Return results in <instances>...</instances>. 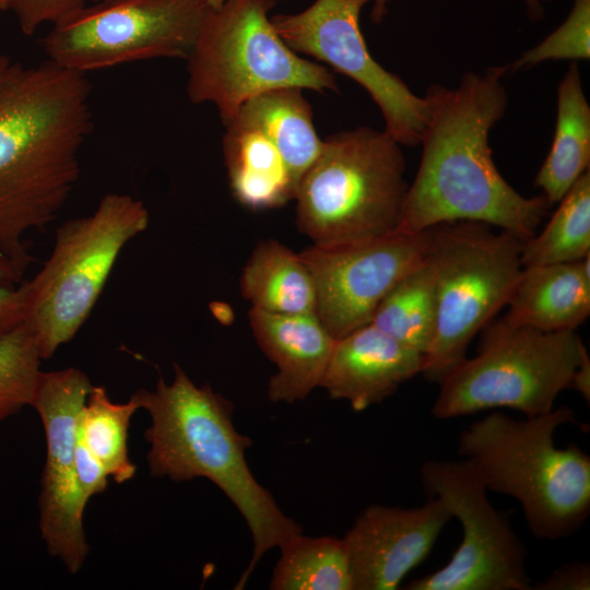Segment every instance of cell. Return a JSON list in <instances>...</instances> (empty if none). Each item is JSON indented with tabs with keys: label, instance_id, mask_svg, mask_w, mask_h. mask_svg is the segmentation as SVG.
Here are the masks:
<instances>
[{
	"label": "cell",
	"instance_id": "obj_12",
	"mask_svg": "<svg viewBox=\"0 0 590 590\" xmlns=\"http://www.w3.org/2000/svg\"><path fill=\"white\" fill-rule=\"evenodd\" d=\"M368 1L316 0L299 13L275 14L270 21L293 51L312 56L361 84L380 109L384 130L401 145L416 146L427 101L369 54L359 27L361 10Z\"/></svg>",
	"mask_w": 590,
	"mask_h": 590
},
{
	"label": "cell",
	"instance_id": "obj_22",
	"mask_svg": "<svg viewBox=\"0 0 590 590\" xmlns=\"http://www.w3.org/2000/svg\"><path fill=\"white\" fill-rule=\"evenodd\" d=\"M251 308L284 315L316 314L314 278L299 256L278 240L259 241L239 280Z\"/></svg>",
	"mask_w": 590,
	"mask_h": 590
},
{
	"label": "cell",
	"instance_id": "obj_7",
	"mask_svg": "<svg viewBox=\"0 0 590 590\" xmlns=\"http://www.w3.org/2000/svg\"><path fill=\"white\" fill-rule=\"evenodd\" d=\"M274 0H227L209 7L188 62L187 93L212 103L223 123L249 98L281 87L338 92L334 75L300 58L279 36L268 13Z\"/></svg>",
	"mask_w": 590,
	"mask_h": 590
},
{
	"label": "cell",
	"instance_id": "obj_33",
	"mask_svg": "<svg viewBox=\"0 0 590 590\" xmlns=\"http://www.w3.org/2000/svg\"><path fill=\"white\" fill-rule=\"evenodd\" d=\"M389 0H373L371 20L378 23L382 20L387 12V3ZM528 14L532 20H539L543 16V7L541 0H523Z\"/></svg>",
	"mask_w": 590,
	"mask_h": 590
},
{
	"label": "cell",
	"instance_id": "obj_15",
	"mask_svg": "<svg viewBox=\"0 0 590 590\" xmlns=\"http://www.w3.org/2000/svg\"><path fill=\"white\" fill-rule=\"evenodd\" d=\"M452 518L436 497L413 508L371 505L356 518L343 540L353 590H393L430 553Z\"/></svg>",
	"mask_w": 590,
	"mask_h": 590
},
{
	"label": "cell",
	"instance_id": "obj_35",
	"mask_svg": "<svg viewBox=\"0 0 590 590\" xmlns=\"http://www.w3.org/2000/svg\"><path fill=\"white\" fill-rule=\"evenodd\" d=\"M205 1L209 4V7L216 8V7L221 5L222 3H224L227 0H205Z\"/></svg>",
	"mask_w": 590,
	"mask_h": 590
},
{
	"label": "cell",
	"instance_id": "obj_24",
	"mask_svg": "<svg viewBox=\"0 0 590 590\" xmlns=\"http://www.w3.org/2000/svg\"><path fill=\"white\" fill-rule=\"evenodd\" d=\"M272 590H353L345 542L334 536H294L281 547Z\"/></svg>",
	"mask_w": 590,
	"mask_h": 590
},
{
	"label": "cell",
	"instance_id": "obj_23",
	"mask_svg": "<svg viewBox=\"0 0 590 590\" xmlns=\"http://www.w3.org/2000/svg\"><path fill=\"white\" fill-rule=\"evenodd\" d=\"M436 321L435 275L424 256L382 298L370 323L425 356L433 344Z\"/></svg>",
	"mask_w": 590,
	"mask_h": 590
},
{
	"label": "cell",
	"instance_id": "obj_30",
	"mask_svg": "<svg viewBox=\"0 0 590 590\" xmlns=\"http://www.w3.org/2000/svg\"><path fill=\"white\" fill-rule=\"evenodd\" d=\"M21 278L0 255V338L24 322L26 308L25 284L14 286Z\"/></svg>",
	"mask_w": 590,
	"mask_h": 590
},
{
	"label": "cell",
	"instance_id": "obj_16",
	"mask_svg": "<svg viewBox=\"0 0 590 590\" xmlns=\"http://www.w3.org/2000/svg\"><path fill=\"white\" fill-rule=\"evenodd\" d=\"M425 356L371 323L335 341L320 387L361 412L422 374Z\"/></svg>",
	"mask_w": 590,
	"mask_h": 590
},
{
	"label": "cell",
	"instance_id": "obj_37",
	"mask_svg": "<svg viewBox=\"0 0 590 590\" xmlns=\"http://www.w3.org/2000/svg\"><path fill=\"white\" fill-rule=\"evenodd\" d=\"M542 1V0H541ZM543 1H548V0H543Z\"/></svg>",
	"mask_w": 590,
	"mask_h": 590
},
{
	"label": "cell",
	"instance_id": "obj_10",
	"mask_svg": "<svg viewBox=\"0 0 590 590\" xmlns=\"http://www.w3.org/2000/svg\"><path fill=\"white\" fill-rule=\"evenodd\" d=\"M209 9L205 0H99L52 24L48 60L85 74L117 64L187 59Z\"/></svg>",
	"mask_w": 590,
	"mask_h": 590
},
{
	"label": "cell",
	"instance_id": "obj_6",
	"mask_svg": "<svg viewBox=\"0 0 590 590\" xmlns=\"http://www.w3.org/2000/svg\"><path fill=\"white\" fill-rule=\"evenodd\" d=\"M144 203L127 193H107L95 210L56 231L43 268L24 281V323L43 359L70 342L90 317L125 246L149 226Z\"/></svg>",
	"mask_w": 590,
	"mask_h": 590
},
{
	"label": "cell",
	"instance_id": "obj_9",
	"mask_svg": "<svg viewBox=\"0 0 590 590\" xmlns=\"http://www.w3.org/2000/svg\"><path fill=\"white\" fill-rule=\"evenodd\" d=\"M587 354L576 330L545 332L492 320L477 354L438 382L432 414L450 420L499 408L526 416L548 413L558 394L571 388Z\"/></svg>",
	"mask_w": 590,
	"mask_h": 590
},
{
	"label": "cell",
	"instance_id": "obj_26",
	"mask_svg": "<svg viewBox=\"0 0 590 590\" xmlns=\"http://www.w3.org/2000/svg\"><path fill=\"white\" fill-rule=\"evenodd\" d=\"M590 255V173L582 174L558 202L540 234L523 241V267L575 262Z\"/></svg>",
	"mask_w": 590,
	"mask_h": 590
},
{
	"label": "cell",
	"instance_id": "obj_19",
	"mask_svg": "<svg viewBox=\"0 0 590 590\" xmlns=\"http://www.w3.org/2000/svg\"><path fill=\"white\" fill-rule=\"evenodd\" d=\"M224 126V164L235 199L251 210L280 208L294 200L296 182L273 142L236 119Z\"/></svg>",
	"mask_w": 590,
	"mask_h": 590
},
{
	"label": "cell",
	"instance_id": "obj_1",
	"mask_svg": "<svg viewBox=\"0 0 590 590\" xmlns=\"http://www.w3.org/2000/svg\"><path fill=\"white\" fill-rule=\"evenodd\" d=\"M90 98L85 74L0 54V255L20 278L33 261L25 235L56 220L79 180Z\"/></svg>",
	"mask_w": 590,
	"mask_h": 590
},
{
	"label": "cell",
	"instance_id": "obj_2",
	"mask_svg": "<svg viewBox=\"0 0 590 590\" xmlns=\"http://www.w3.org/2000/svg\"><path fill=\"white\" fill-rule=\"evenodd\" d=\"M507 66L467 72L450 88L430 85L421 135L422 156L408 186L398 231L421 233L441 223L476 222L526 241L536 234L551 202L524 197L500 175L489 132L503 118L508 95Z\"/></svg>",
	"mask_w": 590,
	"mask_h": 590
},
{
	"label": "cell",
	"instance_id": "obj_14",
	"mask_svg": "<svg viewBox=\"0 0 590 590\" xmlns=\"http://www.w3.org/2000/svg\"><path fill=\"white\" fill-rule=\"evenodd\" d=\"M428 229L396 231L334 247L312 245L299 252L316 285V315L335 339L370 323L394 284L425 256Z\"/></svg>",
	"mask_w": 590,
	"mask_h": 590
},
{
	"label": "cell",
	"instance_id": "obj_34",
	"mask_svg": "<svg viewBox=\"0 0 590 590\" xmlns=\"http://www.w3.org/2000/svg\"><path fill=\"white\" fill-rule=\"evenodd\" d=\"M573 389L577 390L581 396L589 401L590 396V358L587 354L578 366L574 380Z\"/></svg>",
	"mask_w": 590,
	"mask_h": 590
},
{
	"label": "cell",
	"instance_id": "obj_8",
	"mask_svg": "<svg viewBox=\"0 0 590 590\" xmlns=\"http://www.w3.org/2000/svg\"><path fill=\"white\" fill-rule=\"evenodd\" d=\"M523 240L483 223L458 221L428 228L437 321L422 375L439 382L467 358L468 347L508 305L522 271Z\"/></svg>",
	"mask_w": 590,
	"mask_h": 590
},
{
	"label": "cell",
	"instance_id": "obj_5",
	"mask_svg": "<svg viewBox=\"0 0 590 590\" xmlns=\"http://www.w3.org/2000/svg\"><path fill=\"white\" fill-rule=\"evenodd\" d=\"M404 173L401 144L385 130L358 127L328 135L296 188L298 231L321 247L398 231L409 186Z\"/></svg>",
	"mask_w": 590,
	"mask_h": 590
},
{
	"label": "cell",
	"instance_id": "obj_29",
	"mask_svg": "<svg viewBox=\"0 0 590 590\" xmlns=\"http://www.w3.org/2000/svg\"><path fill=\"white\" fill-rule=\"evenodd\" d=\"M86 0H5L7 10L13 12L21 32L27 36L49 22L55 23L63 16L81 9Z\"/></svg>",
	"mask_w": 590,
	"mask_h": 590
},
{
	"label": "cell",
	"instance_id": "obj_25",
	"mask_svg": "<svg viewBox=\"0 0 590 590\" xmlns=\"http://www.w3.org/2000/svg\"><path fill=\"white\" fill-rule=\"evenodd\" d=\"M141 409L133 393L128 402L111 401L106 389L92 386L79 418L78 435L116 483L131 480L137 467L129 459L128 432Z\"/></svg>",
	"mask_w": 590,
	"mask_h": 590
},
{
	"label": "cell",
	"instance_id": "obj_36",
	"mask_svg": "<svg viewBox=\"0 0 590 590\" xmlns=\"http://www.w3.org/2000/svg\"><path fill=\"white\" fill-rule=\"evenodd\" d=\"M5 10H7L5 0H0V11H5Z\"/></svg>",
	"mask_w": 590,
	"mask_h": 590
},
{
	"label": "cell",
	"instance_id": "obj_17",
	"mask_svg": "<svg viewBox=\"0 0 590 590\" xmlns=\"http://www.w3.org/2000/svg\"><path fill=\"white\" fill-rule=\"evenodd\" d=\"M252 334L276 373L268 384L271 402L293 403L320 387L335 339L315 312L284 315L251 308Z\"/></svg>",
	"mask_w": 590,
	"mask_h": 590
},
{
	"label": "cell",
	"instance_id": "obj_31",
	"mask_svg": "<svg viewBox=\"0 0 590 590\" xmlns=\"http://www.w3.org/2000/svg\"><path fill=\"white\" fill-rule=\"evenodd\" d=\"M75 472L79 493L85 504L92 496L105 491L109 475L80 440L79 435L75 450Z\"/></svg>",
	"mask_w": 590,
	"mask_h": 590
},
{
	"label": "cell",
	"instance_id": "obj_21",
	"mask_svg": "<svg viewBox=\"0 0 590 590\" xmlns=\"http://www.w3.org/2000/svg\"><path fill=\"white\" fill-rule=\"evenodd\" d=\"M302 92L299 87L263 92L246 101L231 118L256 127L273 142L296 186L322 148L312 108Z\"/></svg>",
	"mask_w": 590,
	"mask_h": 590
},
{
	"label": "cell",
	"instance_id": "obj_18",
	"mask_svg": "<svg viewBox=\"0 0 590 590\" xmlns=\"http://www.w3.org/2000/svg\"><path fill=\"white\" fill-rule=\"evenodd\" d=\"M500 320L553 332L576 330L590 314V255L575 262L523 267Z\"/></svg>",
	"mask_w": 590,
	"mask_h": 590
},
{
	"label": "cell",
	"instance_id": "obj_3",
	"mask_svg": "<svg viewBox=\"0 0 590 590\" xmlns=\"http://www.w3.org/2000/svg\"><path fill=\"white\" fill-rule=\"evenodd\" d=\"M170 384L162 377L153 391H135L151 416L144 433L148 463L156 477L174 482L205 477L213 482L244 517L252 539V556L236 589H243L269 551L302 533L252 475L246 461L251 439L233 422L234 405L209 384L197 386L177 364Z\"/></svg>",
	"mask_w": 590,
	"mask_h": 590
},
{
	"label": "cell",
	"instance_id": "obj_32",
	"mask_svg": "<svg viewBox=\"0 0 590 590\" xmlns=\"http://www.w3.org/2000/svg\"><path fill=\"white\" fill-rule=\"evenodd\" d=\"M535 590H589L590 567L586 562H573L555 570L532 587Z\"/></svg>",
	"mask_w": 590,
	"mask_h": 590
},
{
	"label": "cell",
	"instance_id": "obj_28",
	"mask_svg": "<svg viewBox=\"0 0 590 590\" xmlns=\"http://www.w3.org/2000/svg\"><path fill=\"white\" fill-rule=\"evenodd\" d=\"M590 58V0H575L567 19L518 60L508 71L536 66L546 60H588Z\"/></svg>",
	"mask_w": 590,
	"mask_h": 590
},
{
	"label": "cell",
	"instance_id": "obj_20",
	"mask_svg": "<svg viewBox=\"0 0 590 590\" xmlns=\"http://www.w3.org/2000/svg\"><path fill=\"white\" fill-rule=\"evenodd\" d=\"M589 164L590 106L583 93L579 67L573 62L557 87L554 138L534 185L553 205L589 170Z\"/></svg>",
	"mask_w": 590,
	"mask_h": 590
},
{
	"label": "cell",
	"instance_id": "obj_4",
	"mask_svg": "<svg viewBox=\"0 0 590 590\" xmlns=\"http://www.w3.org/2000/svg\"><path fill=\"white\" fill-rule=\"evenodd\" d=\"M570 422L568 406L523 420L493 411L459 435L458 452L486 491L517 499L540 539L573 534L590 512V457L555 445L556 429Z\"/></svg>",
	"mask_w": 590,
	"mask_h": 590
},
{
	"label": "cell",
	"instance_id": "obj_11",
	"mask_svg": "<svg viewBox=\"0 0 590 590\" xmlns=\"http://www.w3.org/2000/svg\"><path fill=\"white\" fill-rule=\"evenodd\" d=\"M420 477L427 497L441 499L459 520L462 540L448 564L404 589L532 590L523 543L468 462L430 460Z\"/></svg>",
	"mask_w": 590,
	"mask_h": 590
},
{
	"label": "cell",
	"instance_id": "obj_13",
	"mask_svg": "<svg viewBox=\"0 0 590 590\" xmlns=\"http://www.w3.org/2000/svg\"><path fill=\"white\" fill-rule=\"evenodd\" d=\"M92 388L82 370L42 371L32 405L40 417L46 461L40 479L39 530L50 555L78 573L87 556L82 500L76 483L79 418Z\"/></svg>",
	"mask_w": 590,
	"mask_h": 590
},
{
	"label": "cell",
	"instance_id": "obj_27",
	"mask_svg": "<svg viewBox=\"0 0 590 590\" xmlns=\"http://www.w3.org/2000/svg\"><path fill=\"white\" fill-rule=\"evenodd\" d=\"M42 361L35 338L24 322L0 338V422L32 405Z\"/></svg>",
	"mask_w": 590,
	"mask_h": 590
}]
</instances>
